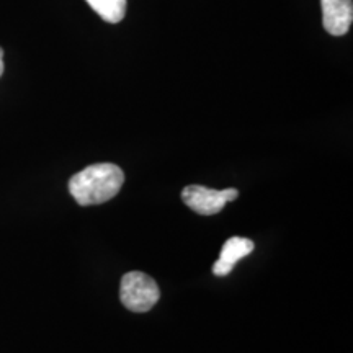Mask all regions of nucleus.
I'll return each instance as SVG.
<instances>
[{"label": "nucleus", "mask_w": 353, "mask_h": 353, "mask_svg": "<svg viewBox=\"0 0 353 353\" xmlns=\"http://www.w3.org/2000/svg\"><path fill=\"white\" fill-rule=\"evenodd\" d=\"M125 174L118 165L103 164L88 165L69 180V192L81 206L101 205L118 195Z\"/></svg>", "instance_id": "obj_1"}, {"label": "nucleus", "mask_w": 353, "mask_h": 353, "mask_svg": "<svg viewBox=\"0 0 353 353\" xmlns=\"http://www.w3.org/2000/svg\"><path fill=\"white\" fill-rule=\"evenodd\" d=\"M161 298L154 278L143 272H130L121 278L120 299L123 306L132 312H148Z\"/></svg>", "instance_id": "obj_2"}, {"label": "nucleus", "mask_w": 353, "mask_h": 353, "mask_svg": "<svg viewBox=\"0 0 353 353\" xmlns=\"http://www.w3.org/2000/svg\"><path fill=\"white\" fill-rule=\"evenodd\" d=\"M237 196H239V192L234 188L211 190L201 187V185H188L182 192V200L185 205L203 216L219 213L229 201H234Z\"/></svg>", "instance_id": "obj_3"}, {"label": "nucleus", "mask_w": 353, "mask_h": 353, "mask_svg": "<svg viewBox=\"0 0 353 353\" xmlns=\"http://www.w3.org/2000/svg\"><path fill=\"white\" fill-rule=\"evenodd\" d=\"M322 23L325 32L334 37H343L353 21L352 0H321Z\"/></svg>", "instance_id": "obj_4"}, {"label": "nucleus", "mask_w": 353, "mask_h": 353, "mask_svg": "<svg viewBox=\"0 0 353 353\" xmlns=\"http://www.w3.org/2000/svg\"><path fill=\"white\" fill-rule=\"evenodd\" d=\"M255 249V244L247 237H231L223 245L219 259L213 265V273L216 276H226L232 272L234 265L244 259Z\"/></svg>", "instance_id": "obj_5"}, {"label": "nucleus", "mask_w": 353, "mask_h": 353, "mask_svg": "<svg viewBox=\"0 0 353 353\" xmlns=\"http://www.w3.org/2000/svg\"><path fill=\"white\" fill-rule=\"evenodd\" d=\"M92 10L108 23H120L125 19L126 0H85Z\"/></svg>", "instance_id": "obj_6"}, {"label": "nucleus", "mask_w": 353, "mask_h": 353, "mask_svg": "<svg viewBox=\"0 0 353 353\" xmlns=\"http://www.w3.org/2000/svg\"><path fill=\"white\" fill-rule=\"evenodd\" d=\"M3 74V51L2 48H0V77H2Z\"/></svg>", "instance_id": "obj_7"}]
</instances>
